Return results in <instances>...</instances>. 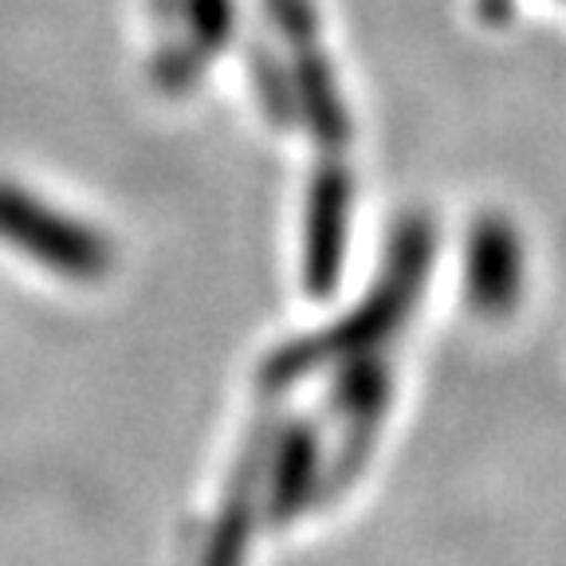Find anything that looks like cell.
I'll return each mask as SVG.
<instances>
[{
	"label": "cell",
	"instance_id": "cell-1",
	"mask_svg": "<svg viewBox=\"0 0 566 566\" xmlns=\"http://www.w3.org/2000/svg\"><path fill=\"white\" fill-rule=\"evenodd\" d=\"M520 283V248L507 224L488 221L480 224L476 240H472V287L484 303L500 307L515 295Z\"/></svg>",
	"mask_w": 566,
	"mask_h": 566
}]
</instances>
